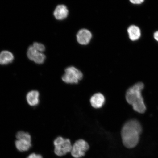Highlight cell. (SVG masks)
Wrapping results in <instances>:
<instances>
[{
	"label": "cell",
	"instance_id": "obj_1",
	"mask_svg": "<svg viewBox=\"0 0 158 158\" xmlns=\"http://www.w3.org/2000/svg\"><path fill=\"white\" fill-rule=\"evenodd\" d=\"M142 128L137 120H132L124 124L121 130V137L123 145L128 148L135 147L139 141Z\"/></svg>",
	"mask_w": 158,
	"mask_h": 158
},
{
	"label": "cell",
	"instance_id": "obj_2",
	"mask_svg": "<svg viewBox=\"0 0 158 158\" xmlns=\"http://www.w3.org/2000/svg\"><path fill=\"white\" fill-rule=\"evenodd\" d=\"M144 88L143 82H139L134 85L127 90L126 94V101L133 106L134 110L139 113H143L146 110L142 91Z\"/></svg>",
	"mask_w": 158,
	"mask_h": 158
},
{
	"label": "cell",
	"instance_id": "obj_3",
	"mask_svg": "<svg viewBox=\"0 0 158 158\" xmlns=\"http://www.w3.org/2000/svg\"><path fill=\"white\" fill-rule=\"evenodd\" d=\"M54 144L55 147L54 152L59 156L66 155L67 153L71 152L72 146L70 139H64L59 137L54 140Z\"/></svg>",
	"mask_w": 158,
	"mask_h": 158
},
{
	"label": "cell",
	"instance_id": "obj_4",
	"mask_svg": "<svg viewBox=\"0 0 158 158\" xmlns=\"http://www.w3.org/2000/svg\"><path fill=\"white\" fill-rule=\"evenodd\" d=\"M65 72L62 80L67 84H77L83 78L82 73L74 67H68L65 69Z\"/></svg>",
	"mask_w": 158,
	"mask_h": 158
},
{
	"label": "cell",
	"instance_id": "obj_5",
	"mask_svg": "<svg viewBox=\"0 0 158 158\" xmlns=\"http://www.w3.org/2000/svg\"><path fill=\"white\" fill-rule=\"evenodd\" d=\"M89 148V144L86 141L82 139H79L75 142L72 146L71 153L73 157L80 158L85 155V152Z\"/></svg>",
	"mask_w": 158,
	"mask_h": 158
},
{
	"label": "cell",
	"instance_id": "obj_6",
	"mask_svg": "<svg viewBox=\"0 0 158 158\" xmlns=\"http://www.w3.org/2000/svg\"><path fill=\"white\" fill-rule=\"evenodd\" d=\"M92 36L91 33L88 30L81 29L77 34V40L81 44H87L89 43Z\"/></svg>",
	"mask_w": 158,
	"mask_h": 158
},
{
	"label": "cell",
	"instance_id": "obj_7",
	"mask_svg": "<svg viewBox=\"0 0 158 158\" xmlns=\"http://www.w3.org/2000/svg\"><path fill=\"white\" fill-rule=\"evenodd\" d=\"M105 98L103 95L101 93L95 94L90 98L91 104L95 108H99L103 106Z\"/></svg>",
	"mask_w": 158,
	"mask_h": 158
},
{
	"label": "cell",
	"instance_id": "obj_8",
	"mask_svg": "<svg viewBox=\"0 0 158 158\" xmlns=\"http://www.w3.org/2000/svg\"><path fill=\"white\" fill-rule=\"evenodd\" d=\"M69 11L66 6L59 5L56 7L54 13L55 18L58 20H63L68 16Z\"/></svg>",
	"mask_w": 158,
	"mask_h": 158
},
{
	"label": "cell",
	"instance_id": "obj_9",
	"mask_svg": "<svg viewBox=\"0 0 158 158\" xmlns=\"http://www.w3.org/2000/svg\"><path fill=\"white\" fill-rule=\"evenodd\" d=\"M39 93L37 90H32L27 95V103L31 106H35L38 104L39 102Z\"/></svg>",
	"mask_w": 158,
	"mask_h": 158
},
{
	"label": "cell",
	"instance_id": "obj_10",
	"mask_svg": "<svg viewBox=\"0 0 158 158\" xmlns=\"http://www.w3.org/2000/svg\"><path fill=\"white\" fill-rule=\"evenodd\" d=\"M127 31L129 38L132 41L137 40L141 37V30L139 27L135 25H132L128 27Z\"/></svg>",
	"mask_w": 158,
	"mask_h": 158
},
{
	"label": "cell",
	"instance_id": "obj_11",
	"mask_svg": "<svg viewBox=\"0 0 158 158\" xmlns=\"http://www.w3.org/2000/svg\"><path fill=\"white\" fill-rule=\"evenodd\" d=\"M16 148L19 151L24 152L28 151L31 147V142L25 139H17L15 142Z\"/></svg>",
	"mask_w": 158,
	"mask_h": 158
},
{
	"label": "cell",
	"instance_id": "obj_12",
	"mask_svg": "<svg viewBox=\"0 0 158 158\" xmlns=\"http://www.w3.org/2000/svg\"><path fill=\"white\" fill-rule=\"evenodd\" d=\"M14 59L13 54L9 51H3L0 53V64H9L13 62Z\"/></svg>",
	"mask_w": 158,
	"mask_h": 158
},
{
	"label": "cell",
	"instance_id": "obj_13",
	"mask_svg": "<svg viewBox=\"0 0 158 158\" xmlns=\"http://www.w3.org/2000/svg\"><path fill=\"white\" fill-rule=\"evenodd\" d=\"M39 52H39L33 45H31L29 47L27 50V57L30 60L33 61Z\"/></svg>",
	"mask_w": 158,
	"mask_h": 158
},
{
	"label": "cell",
	"instance_id": "obj_14",
	"mask_svg": "<svg viewBox=\"0 0 158 158\" xmlns=\"http://www.w3.org/2000/svg\"><path fill=\"white\" fill-rule=\"evenodd\" d=\"M17 139H25L31 142V138L30 135L27 132L19 131L16 135Z\"/></svg>",
	"mask_w": 158,
	"mask_h": 158
},
{
	"label": "cell",
	"instance_id": "obj_15",
	"mask_svg": "<svg viewBox=\"0 0 158 158\" xmlns=\"http://www.w3.org/2000/svg\"><path fill=\"white\" fill-rule=\"evenodd\" d=\"M45 58L46 57L44 54L39 52L33 61L37 64H41L44 62Z\"/></svg>",
	"mask_w": 158,
	"mask_h": 158
},
{
	"label": "cell",
	"instance_id": "obj_16",
	"mask_svg": "<svg viewBox=\"0 0 158 158\" xmlns=\"http://www.w3.org/2000/svg\"><path fill=\"white\" fill-rule=\"evenodd\" d=\"M33 46L39 52H43V51H44L45 50V47L44 45L41 44V43L35 42L33 43Z\"/></svg>",
	"mask_w": 158,
	"mask_h": 158
},
{
	"label": "cell",
	"instance_id": "obj_17",
	"mask_svg": "<svg viewBox=\"0 0 158 158\" xmlns=\"http://www.w3.org/2000/svg\"><path fill=\"white\" fill-rule=\"evenodd\" d=\"M27 158H43L42 156L39 154L33 153L29 155Z\"/></svg>",
	"mask_w": 158,
	"mask_h": 158
},
{
	"label": "cell",
	"instance_id": "obj_18",
	"mask_svg": "<svg viewBox=\"0 0 158 158\" xmlns=\"http://www.w3.org/2000/svg\"><path fill=\"white\" fill-rule=\"evenodd\" d=\"M130 2L134 4H141L144 2L143 0H131Z\"/></svg>",
	"mask_w": 158,
	"mask_h": 158
},
{
	"label": "cell",
	"instance_id": "obj_19",
	"mask_svg": "<svg viewBox=\"0 0 158 158\" xmlns=\"http://www.w3.org/2000/svg\"><path fill=\"white\" fill-rule=\"evenodd\" d=\"M154 38L156 40L158 41V31H156L154 34Z\"/></svg>",
	"mask_w": 158,
	"mask_h": 158
}]
</instances>
